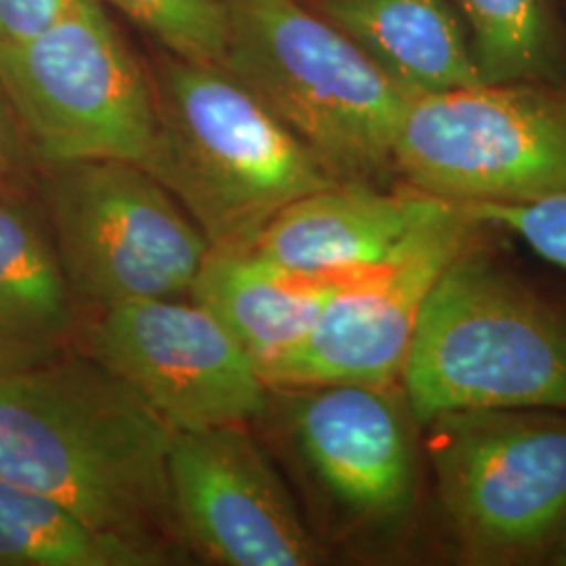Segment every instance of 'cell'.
<instances>
[{"mask_svg":"<svg viewBox=\"0 0 566 566\" xmlns=\"http://www.w3.org/2000/svg\"><path fill=\"white\" fill-rule=\"evenodd\" d=\"M51 168L46 212L72 292L103 306L189 292L210 245L163 182L118 160Z\"/></svg>","mask_w":566,"mask_h":566,"instance_id":"ba28073f","label":"cell"},{"mask_svg":"<svg viewBox=\"0 0 566 566\" xmlns=\"http://www.w3.org/2000/svg\"><path fill=\"white\" fill-rule=\"evenodd\" d=\"M405 185L458 203L566 189V82L474 84L409 97L395 139Z\"/></svg>","mask_w":566,"mask_h":566,"instance_id":"52a82bcc","label":"cell"},{"mask_svg":"<svg viewBox=\"0 0 566 566\" xmlns=\"http://www.w3.org/2000/svg\"><path fill=\"white\" fill-rule=\"evenodd\" d=\"M163 556L84 523L60 502L0 481V566H154Z\"/></svg>","mask_w":566,"mask_h":566,"instance_id":"e0dca14e","label":"cell"},{"mask_svg":"<svg viewBox=\"0 0 566 566\" xmlns=\"http://www.w3.org/2000/svg\"><path fill=\"white\" fill-rule=\"evenodd\" d=\"M175 430L93 361L0 371V481L168 558Z\"/></svg>","mask_w":566,"mask_h":566,"instance_id":"6da1fadb","label":"cell"},{"mask_svg":"<svg viewBox=\"0 0 566 566\" xmlns=\"http://www.w3.org/2000/svg\"><path fill=\"white\" fill-rule=\"evenodd\" d=\"M460 206L474 221L506 229L542 259L566 266V189L531 202Z\"/></svg>","mask_w":566,"mask_h":566,"instance_id":"ffe728a7","label":"cell"},{"mask_svg":"<svg viewBox=\"0 0 566 566\" xmlns=\"http://www.w3.org/2000/svg\"><path fill=\"white\" fill-rule=\"evenodd\" d=\"M298 390L304 392L294 405V437L325 491L369 523L403 518L420 481V426L403 392L369 385Z\"/></svg>","mask_w":566,"mask_h":566,"instance_id":"7c38bea8","label":"cell"},{"mask_svg":"<svg viewBox=\"0 0 566 566\" xmlns=\"http://www.w3.org/2000/svg\"><path fill=\"white\" fill-rule=\"evenodd\" d=\"M401 388L420 428L462 409L566 411V313L476 240L432 285Z\"/></svg>","mask_w":566,"mask_h":566,"instance_id":"3957f363","label":"cell"},{"mask_svg":"<svg viewBox=\"0 0 566 566\" xmlns=\"http://www.w3.org/2000/svg\"><path fill=\"white\" fill-rule=\"evenodd\" d=\"M422 428L447 525L468 560L521 563L563 535L566 411L462 409Z\"/></svg>","mask_w":566,"mask_h":566,"instance_id":"8992f818","label":"cell"},{"mask_svg":"<svg viewBox=\"0 0 566 566\" xmlns=\"http://www.w3.org/2000/svg\"><path fill=\"white\" fill-rule=\"evenodd\" d=\"M0 86L49 166L118 160L149 170L158 143L154 81L99 0H81L39 36L2 49Z\"/></svg>","mask_w":566,"mask_h":566,"instance_id":"5b68a950","label":"cell"},{"mask_svg":"<svg viewBox=\"0 0 566 566\" xmlns=\"http://www.w3.org/2000/svg\"><path fill=\"white\" fill-rule=\"evenodd\" d=\"M344 277L292 271L254 250L210 248L189 294L235 336L263 374L303 343Z\"/></svg>","mask_w":566,"mask_h":566,"instance_id":"5bb4252c","label":"cell"},{"mask_svg":"<svg viewBox=\"0 0 566 566\" xmlns=\"http://www.w3.org/2000/svg\"><path fill=\"white\" fill-rule=\"evenodd\" d=\"M72 325V285L53 240L20 203L0 200V361L42 353Z\"/></svg>","mask_w":566,"mask_h":566,"instance_id":"2e32d148","label":"cell"},{"mask_svg":"<svg viewBox=\"0 0 566 566\" xmlns=\"http://www.w3.org/2000/svg\"><path fill=\"white\" fill-rule=\"evenodd\" d=\"M407 97L481 84L464 21L449 0H313Z\"/></svg>","mask_w":566,"mask_h":566,"instance_id":"9a60e30c","label":"cell"},{"mask_svg":"<svg viewBox=\"0 0 566 566\" xmlns=\"http://www.w3.org/2000/svg\"><path fill=\"white\" fill-rule=\"evenodd\" d=\"M179 60L223 65L227 0H107Z\"/></svg>","mask_w":566,"mask_h":566,"instance_id":"d6986e66","label":"cell"},{"mask_svg":"<svg viewBox=\"0 0 566 566\" xmlns=\"http://www.w3.org/2000/svg\"><path fill=\"white\" fill-rule=\"evenodd\" d=\"M81 0H0V51L30 41L63 20Z\"/></svg>","mask_w":566,"mask_h":566,"instance_id":"44dd1931","label":"cell"},{"mask_svg":"<svg viewBox=\"0 0 566 566\" xmlns=\"http://www.w3.org/2000/svg\"><path fill=\"white\" fill-rule=\"evenodd\" d=\"M483 84L554 78L558 36L547 0H453Z\"/></svg>","mask_w":566,"mask_h":566,"instance_id":"ac0fdd59","label":"cell"},{"mask_svg":"<svg viewBox=\"0 0 566 566\" xmlns=\"http://www.w3.org/2000/svg\"><path fill=\"white\" fill-rule=\"evenodd\" d=\"M552 558H554V560H552L554 565L566 566V542H563V544L558 546V549L554 552V556H552Z\"/></svg>","mask_w":566,"mask_h":566,"instance_id":"603a6c76","label":"cell"},{"mask_svg":"<svg viewBox=\"0 0 566 566\" xmlns=\"http://www.w3.org/2000/svg\"><path fill=\"white\" fill-rule=\"evenodd\" d=\"M223 67L243 82L338 182L386 185L409 97L301 0H227Z\"/></svg>","mask_w":566,"mask_h":566,"instance_id":"277c9868","label":"cell"},{"mask_svg":"<svg viewBox=\"0 0 566 566\" xmlns=\"http://www.w3.org/2000/svg\"><path fill=\"white\" fill-rule=\"evenodd\" d=\"M447 202L409 185L332 182L282 208L248 250L292 271L348 275L385 263Z\"/></svg>","mask_w":566,"mask_h":566,"instance_id":"4fadbf2b","label":"cell"},{"mask_svg":"<svg viewBox=\"0 0 566 566\" xmlns=\"http://www.w3.org/2000/svg\"><path fill=\"white\" fill-rule=\"evenodd\" d=\"M93 359L177 430L242 426L266 403L242 344L200 304L142 298L105 306Z\"/></svg>","mask_w":566,"mask_h":566,"instance_id":"30bf717a","label":"cell"},{"mask_svg":"<svg viewBox=\"0 0 566 566\" xmlns=\"http://www.w3.org/2000/svg\"><path fill=\"white\" fill-rule=\"evenodd\" d=\"M485 224L460 203L413 233L385 263L350 273L325 303L303 343L264 369L269 388L401 382L422 306L451 263L483 238Z\"/></svg>","mask_w":566,"mask_h":566,"instance_id":"9c48e42d","label":"cell"},{"mask_svg":"<svg viewBox=\"0 0 566 566\" xmlns=\"http://www.w3.org/2000/svg\"><path fill=\"white\" fill-rule=\"evenodd\" d=\"M154 88L158 143L147 172L210 248H252L287 203L338 182L223 65L170 55Z\"/></svg>","mask_w":566,"mask_h":566,"instance_id":"7a4b0ae2","label":"cell"},{"mask_svg":"<svg viewBox=\"0 0 566 566\" xmlns=\"http://www.w3.org/2000/svg\"><path fill=\"white\" fill-rule=\"evenodd\" d=\"M23 172L21 126L0 86V191L9 189Z\"/></svg>","mask_w":566,"mask_h":566,"instance_id":"7402d4cb","label":"cell"},{"mask_svg":"<svg viewBox=\"0 0 566 566\" xmlns=\"http://www.w3.org/2000/svg\"><path fill=\"white\" fill-rule=\"evenodd\" d=\"M168 489L182 537L227 566H304L319 547L280 476L242 426L177 430Z\"/></svg>","mask_w":566,"mask_h":566,"instance_id":"8fae6325","label":"cell"}]
</instances>
